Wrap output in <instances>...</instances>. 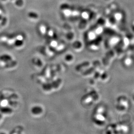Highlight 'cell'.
Listing matches in <instances>:
<instances>
[{
    "instance_id": "1",
    "label": "cell",
    "mask_w": 134,
    "mask_h": 134,
    "mask_svg": "<svg viewBox=\"0 0 134 134\" xmlns=\"http://www.w3.org/2000/svg\"><path fill=\"white\" fill-rule=\"evenodd\" d=\"M16 62L13 60L11 61L5 62L0 60V66L3 67H12L16 65Z\"/></svg>"
},
{
    "instance_id": "2",
    "label": "cell",
    "mask_w": 134,
    "mask_h": 134,
    "mask_svg": "<svg viewBox=\"0 0 134 134\" xmlns=\"http://www.w3.org/2000/svg\"><path fill=\"white\" fill-rule=\"evenodd\" d=\"M42 112V108H41L40 107H34L31 109V112L34 115L39 114L41 113Z\"/></svg>"
},
{
    "instance_id": "3",
    "label": "cell",
    "mask_w": 134,
    "mask_h": 134,
    "mask_svg": "<svg viewBox=\"0 0 134 134\" xmlns=\"http://www.w3.org/2000/svg\"><path fill=\"white\" fill-rule=\"evenodd\" d=\"M0 111L2 114H11L13 112L11 108L7 107H2L0 109Z\"/></svg>"
},
{
    "instance_id": "4",
    "label": "cell",
    "mask_w": 134,
    "mask_h": 134,
    "mask_svg": "<svg viewBox=\"0 0 134 134\" xmlns=\"http://www.w3.org/2000/svg\"><path fill=\"white\" fill-rule=\"evenodd\" d=\"M0 60L5 62H10L13 60L11 56L7 54L0 56Z\"/></svg>"
},
{
    "instance_id": "5",
    "label": "cell",
    "mask_w": 134,
    "mask_h": 134,
    "mask_svg": "<svg viewBox=\"0 0 134 134\" xmlns=\"http://www.w3.org/2000/svg\"><path fill=\"white\" fill-rule=\"evenodd\" d=\"M22 39H19L14 42V45L16 47H21L23 44V41L21 40Z\"/></svg>"
},
{
    "instance_id": "6",
    "label": "cell",
    "mask_w": 134,
    "mask_h": 134,
    "mask_svg": "<svg viewBox=\"0 0 134 134\" xmlns=\"http://www.w3.org/2000/svg\"><path fill=\"white\" fill-rule=\"evenodd\" d=\"M131 60L129 58H127L125 60V64L126 65H130V64H131Z\"/></svg>"
},
{
    "instance_id": "7",
    "label": "cell",
    "mask_w": 134,
    "mask_h": 134,
    "mask_svg": "<svg viewBox=\"0 0 134 134\" xmlns=\"http://www.w3.org/2000/svg\"><path fill=\"white\" fill-rule=\"evenodd\" d=\"M18 3H16V4L18 5H22V4H23V2H22V0H19L18 2H17Z\"/></svg>"
},
{
    "instance_id": "8",
    "label": "cell",
    "mask_w": 134,
    "mask_h": 134,
    "mask_svg": "<svg viewBox=\"0 0 134 134\" xmlns=\"http://www.w3.org/2000/svg\"><path fill=\"white\" fill-rule=\"evenodd\" d=\"M2 116H3V115H2V113H0V120L2 119Z\"/></svg>"
}]
</instances>
